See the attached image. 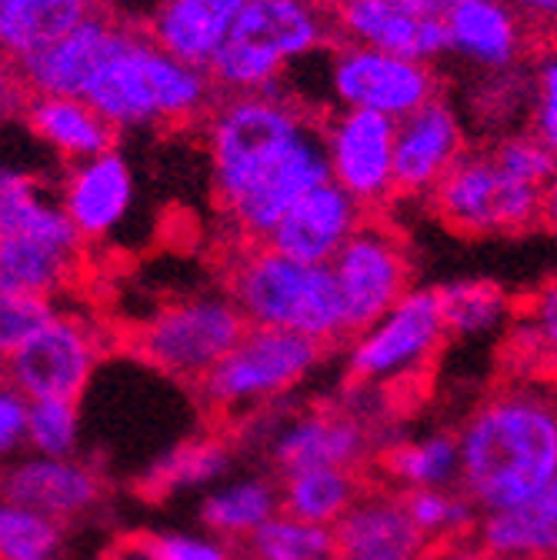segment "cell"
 <instances>
[{
	"mask_svg": "<svg viewBox=\"0 0 557 560\" xmlns=\"http://www.w3.org/2000/svg\"><path fill=\"white\" fill-rule=\"evenodd\" d=\"M218 200L241 237L260 244L270 228L327 180L321 120L288 94H218L204 117Z\"/></svg>",
	"mask_w": 557,
	"mask_h": 560,
	"instance_id": "obj_1",
	"label": "cell"
},
{
	"mask_svg": "<svg viewBox=\"0 0 557 560\" xmlns=\"http://www.w3.org/2000/svg\"><path fill=\"white\" fill-rule=\"evenodd\" d=\"M461 490L484 514L557 487V410L541 384H518L474 410L457 438Z\"/></svg>",
	"mask_w": 557,
	"mask_h": 560,
	"instance_id": "obj_2",
	"label": "cell"
},
{
	"mask_svg": "<svg viewBox=\"0 0 557 560\" xmlns=\"http://www.w3.org/2000/svg\"><path fill=\"white\" fill-rule=\"evenodd\" d=\"M81 101L120 133L204 120L218 91L207 70L167 57L141 27L124 24Z\"/></svg>",
	"mask_w": 557,
	"mask_h": 560,
	"instance_id": "obj_3",
	"label": "cell"
},
{
	"mask_svg": "<svg viewBox=\"0 0 557 560\" xmlns=\"http://www.w3.org/2000/svg\"><path fill=\"white\" fill-rule=\"evenodd\" d=\"M334 44L327 0H244L207 67L218 94L281 91L288 74Z\"/></svg>",
	"mask_w": 557,
	"mask_h": 560,
	"instance_id": "obj_4",
	"label": "cell"
},
{
	"mask_svg": "<svg viewBox=\"0 0 557 560\" xmlns=\"http://www.w3.org/2000/svg\"><path fill=\"white\" fill-rule=\"evenodd\" d=\"M247 327H274L334 343L344 334L330 267L301 264L267 244H251L231 267V294Z\"/></svg>",
	"mask_w": 557,
	"mask_h": 560,
	"instance_id": "obj_5",
	"label": "cell"
},
{
	"mask_svg": "<svg viewBox=\"0 0 557 560\" xmlns=\"http://www.w3.org/2000/svg\"><path fill=\"white\" fill-rule=\"evenodd\" d=\"M550 197L554 187H534L511 177L495 161L491 148H467L431 190V203L441 221L467 237L534 231L550 214Z\"/></svg>",
	"mask_w": 557,
	"mask_h": 560,
	"instance_id": "obj_6",
	"label": "cell"
},
{
	"mask_svg": "<svg viewBox=\"0 0 557 560\" xmlns=\"http://www.w3.org/2000/svg\"><path fill=\"white\" fill-rule=\"evenodd\" d=\"M324 343L274 327H244L237 343L197 384L224 413H247L298 387L321 361Z\"/></svg>",
	"mask_w": 557,
	"mask_h": 560,
	"instance_id": "obj_7",
	"label": "cell"
},
{
	"mask_svg": "<svg viewBox=\"0 0 557 560\" xmlns=\"http://www.w3.org/2000/svg\"><path fill=\"white\" fill-rule=\"evenodd\" d=\"M244 317L228 294H197L167 304L137 330V354L158 371L200 381L244 334Z\"/></svg>",
	"mask_w": 557,
	"mask_h": 560,
	"instance_id": "obj_8",
	"label": "cell"
},
{
	"mask_svg": "<svg viewBox=\"0 0 557 560\" xmlns=\"http://www.w3.org/2000/svg\"><path fill=\"white\" fill-rule=\"evenodd\" d=\"M327 88L337 107L381 114L394 124L414 114L417 107H425L428 101L441 97V78L434 63L340 40L330 44Z\"/></svg>",
	"mask_w": 557,
	"mask_h": 560,
	"instance_id": "obj_9",
	"label": "cell"
},
{
	"mask_svg": "<svg viewBox=\"0 0 557 560\" xmlns=\"http://www.w3.org/2000/svg\"><path fill=\"white\" fill-rule=\"evenodd\" d=\"M104 343L74 314H50L4 361V381L27 400H81L97 374Z\"/></svg>",
	"mask_w": 557,
	"mask_h": 560,
	"instance_id": "obj_10",
	"label": "cell"
},
{
	"mask_svg": "<svg viewBox=\"0 0 557 560\" xmlns=\"http://www.w3.org/2000/svg\"><path fill=\"white\" fill-rule=\"evenodd\" d=\"M327 267L337 288L347 337L371 327L410 291V264L404 254V241L391 228L371 221H364L344 241V247Z\"/></svg>",
	"mask_w": 557,
	"mask_h": 560,
	"instance_id": "obj_11",
	"label": "cell"
},
{
	"mask_svg": "<svg viewBox=\"0 0 557 560\" xmlns=\"http://www.w3.org/2000/svg\"><path fill=\"white\" fill-rule=\"evenodd\" d=\"M438 294L428 288L407 291L387 314L355 334L351 374L361 384H387L421 371L444 343Z\"/></svg>",
	"mask_w": 557,
	"mask_h": 560,
	"instance_id": "obj_12",
	"label": "cell"
},
{
	"mask_svg": "<svg viewBox=\"0 0 557 560\" xmlns=\"http://www.w3.org/2000/svg\"><path fill=\"white\" fill-rule=\"evenodd\" d=\"M321 144L327 180L364 210L394 197V120L337 107L321 117Z\"/></svg>",
	"mask_w": 557,
	"mask_h": 560,
	"instance_id": "obj_13",
	"label": "cell"
},
{
	"mask_svg": "<svg viewBox=\"0 0 557 560\" xmlns=\"http://www.w3.org/2000/svg\"><path fill=\"white\" fill-rule=\"evenodd\" d=\"M448 54L484 70L514 74L534 50V27L508 0H438Z\"/></svg>",
	"mask_w": 557,
	"mask_h": 560,
	"instance_id": "obj_14",
	"label": "cell"
},
{
	"mask_svg": "<svg viewBox=\"0 0 557 560\" xmlns=\"http://www.w3.org/2000/svg\"><path fill=\"white\" fill-rule=\"evenodd\" d=\"M464 151L467 130L451 101L434 97L401 117L394 124V194L431 197Z\"/></svg>",
	"mask_w": 557,
	"mask_h": 560,
	"instance_id": "obj_15",
	"label": "cell"
},
{
	"mask_svg": "<svg viewBox=\"0 0 557 560\" xmlns=\"http://www.w3.org/2000/svg\"><path fill=\"white\" fill-rule=\"evenodd\" d=\"M334 40L434 63L448 54L434 11H410L391 0H327Z\"/></svg>",
	"mask_w": 557,
	"mask_h": 560,
	"instance_id": "obj_16",
	"label": "cell"
},
{
	"mask_svg": "<svg viewBox=\"0 0 557 560\" xmlns=\"http://www.w3.org/2000/svg\"><path fill=\"white\" fill-rule=\"evenodd\" d=\"M120 27L124 21L97 8L74 31H67L60 40L14 63L24 94L27 97H84L101 60L111 54Z\"/></svg>",
	"mask_w": 557,
	"mask_h": 560,
	"instance_id": "obj_17",
	"label": "cell"
},
{
	"mask_svg": "<svg viewBox=\"0 0 557 560\" xmlns=\"http://www.w3.org/2000/svg\"><path fill=\"white\" fill-rule=\"evenodd\" d=\"M368 210L347 197L337 184L324 180L314 190H307L288 214L270 228V234L260 241L270 250L285 254L301 264H321L327 267L334 254L344 247L368 218Z\"/></svg>",
	"mask_w": 557,
	"mask_h": 560,
	"instance_id": "obj_18",
	"label": "cell"
},
{
	"mask_svg": "<svg viewBox=\"0 0 557 560\" xmlns=\"http://www.w3.org/2000/svg\"><path fill=\"white\" fill-rule=\"evenodd\" d=\"M104 483L78 457H21L0 474V501L31 508L50 521H74L97 508Z\"/></svg>",
	"mask_w": 557,
	"mask_h": 560,
	"instance_id": "obj_19",
	"label": "cell"
},
{
	"mask_svg": "<svg viewBox=\"0 0 557 560\" xmlns=\"http://www.w3.org/2000/svg\"><path fill=\"white\" fill-rule=\"evenodd\" d=\"M57 203L84 244L111 237L134 207V174L127 158L111 148L97 158L71 164Z\"/></svg>",
	"mask_w": 557,
	"mask_h": 560,
	"instance_id": "obj_20",
	"label": "cell"
},
{
	"mask_svg": "<svg viewBox=\"0 0 557 560\" xmlns=\"http://www.w3.org/2000/svg\"><path fill=\"white\" fill-rule=\"evenodd\" d=\"M334 560H421L431 547L410 524L404 501L394 494H358L330 527Z\"/></svg>",
	"mask_w": 557,
	"mask_h": 560,
	"instance_id": "obj_21",
	"label": "cell"
},
{
	"mask_svg": "<svg viewBox=\"0 0 557 560\" xmlns=\"http://www.w3.org/2000/svg\"><path fill=\"white\" fill-rule=\"evenodd\" d=\"M371 438L358 417L307 410L294 420H285L270 438V457L281 474L307 467H347L355 470L368 457Z\"/></svg>",
	"mask_w": 557,
	"mask_h": 560,
	"instance_id": "obj_22",
	"label": "cell"
},
{
	"mask_svg": "<svg viewBox=\"0 0 557 560\" xmlns=\"http://www.w3.org/2000/svg\"><path fill=\"white\" fill-rule=\"evenodd\" d=\"M244 0H154L144 34L167 57L207 70L224 47Z\"/></svg>",
	"mask_w": 557,
	"mask_h": 560,
	"instance_id": "obj_23",
	"label": "cell"
},
{
	"mask_svg": "<svg viewBox=\"0 0 557 560\" xmlns=\"http://www.w3.org/2000/svg\"><path fill=\"white\" fill-rule=\"evenodd\" d=\"M477 547L491 560H554L557 553V487L544 494L501 508L484 511L474 524Z\"/></svg>",
	"mask_w": 557,
	"mask_h": 560,
	"instance_id": "obj_24",
	"label": "cell"
},
{
	"mask_svg": "<svg viewBox=\"0 0 557 560\" xmlns=\"http://www.w3.org/2000/svg\"><path fill=\"white\" fill-rule=\"evenodd\" d=\"M84 244L31 234H0V291L50 301L74 280Z\"/></svg>",
	"mask_w": 557,
	"mask_h": 560,
	"instance_id": "obj_25",
	"label": "cell"
},
{
	"mask_svg": "<svg viewBox=\"0 0 557 560\" xmlns=\"http://www.w3.org/2000/svg\"><path fill=\"white\" fill-rule=\"evenodd\" d=\"M31 133L63 161H88L114 148V127L81 97H24Z\"/></svg>",
	"mask_w": 557,
	"mask_h": 560,
	"instance_id": "obj_26",
	"label": "cell"
},
{
	"mask_svg": "<svg viewBox=\"0 0 557 560\" xmlns=\"http://www.w3.org/2000/svg\"><path fill=\"white\" fill-rule=\"evenodd\" d=\"M97 11V0H4L0 8V54L11 63L44 50Z\"/></svg>",
	"mask_w": 557,
	"mask_h": 560,
	"instance_id": "obj_27",
	"label": "cell"
},
{
	"mask_svg": "<svg viewBox=\"0 0 557 560\" xmlns=\"http://www.w3.org/2000/svg\"><path fill=\"white\" fill-rule=\"evenodd\" d=\"M0 234H31L60 244H84L67 221L57 197L40 184V177L0 167Z\"/></svg>",
	"mask_w": 557,
	"mask_h": 560,
	"instance_id": "obj_28",
	"label": "cell"
},
{
	"mask_svg": "<svg viewBox=\"0 0 557 560\" xmlns=\"http://www.w3.org/2000/svg\"><path fill=\"white\" fill-rule=\"evenodd\" d=\"M277 511H281V494L267 477H237L207 494L200 508V524L211 530V537L231 544L247 540Z\"/></svg>",
	"mask_w": 557,
	"mask_h": 560,
	"instance_id": "obj_29",
	"label": "cell"
},
{
	"mask_svg": "<svg viewBox=\"0 0 557 560\" xmlns=\"http://www.w3.org/2000/svg\"><path fill=\"white\" fill-rule=\"evenodd\" d=\"M277 494H281L285 514L317 527H334L344 517V511L358 501L361 480L347 467H307L285 474V483L277 487Z\"/></svg>",
	"mask_w": 557,
	"mask_h": 560,
	"instance_id": "obj_30",
	"label": "cell"
},
{
	"mask_svg": "<svg viewBox=\"0 0 557 560\" xmlns=\"http://www.w3.org/2000/svg\"><path fill=\"white\" fill-rule=\"evenodd\" d=\"M384 467L404 490L454 487L457 474H461L457 438L454 434H428L417 441H404L387 451Z\"/></svg>",
	"mask_w": 557,
	"mask_h": 560,
	"instance_id": "obj_31",
	"label": "cell"
},
{
	"mask_svg": "<svg viewBox=\"0 0 557 560\" xmlns=\"http://www.w3.org/2000/svg\"><path fill=\"white\" fill-rule=\"evenodd\" d=\"M438 311L444 320V334L457 337H480L498 330L508 314V294L491 280H454L448 288H438Z\"/></svg>",
	"mask_w": 557,
	"mask_h": 560,
	"instance_id": "obj_32",
	"label": "cell"
},
{
	"mask_svg": "<svg viewBox=\"0 0 557 560\" xmlns=\"http://www.w3.org/2000/svg\"><path fill=\"white\" fill-rule=\"evenodd\" d=\"M234 464V454L218 438H197L174 451H167L148 474V487L177 494V490H197L221 480Z\"/></svg>",
	"mask_w": 557,
	"mask_h": 560,
	"instance_id": "obj_33",
	"label": "cell"
},
{
	"mask_svg": "<svg viewBox=\"0 0 557 560\" xmlns=\"http://www.w3.org/2000/svg\"><path fill=\"white\" fill-rule=\"evenodd\" d=\"M251 560H334L330 527H317L277 511L247 537Z\"/></svg>",
	"mask_w": 557,
	"mask_h": 560,
	"instance_id": "obj_34",
	"label": "cell"
},
{
	"mask_svg": "<svg viewBox=\"0 0 557 560\" xmlns=\"http://www.w3.org/2000/svg\"><path fill=\"white\" fill-rule=\"evenodd\" d=\"M404 511L428 544L461 540L477 524V508L464 498V490L454 487H431V490H407Z\"/></svg>",
	"mask_w": 557,
	"mask_h": 560,
	"instance_id": "obj_35",
	"label": "cell"
},
{
	"mask_svg": "<svg viewBox=\"0 0 557 560\" xmlns=\"http://www.w3.org/2000/svg\"><path fill=\"white\" fill-rule=\"evenodd\" d=\"M63 524L31 508L0 501V560H57Z\"/></svg>",
	"mask_w": 557,
	"mask_h": 560,
	"instance_id": "obj_36",
	"label": "cell"
},
{
	"mask_svg": "<svg viewBox=\"0 0 557 560\" xmlns=\"http://www.w3.org/2000/svg\"><path fill=\"white\" fill-rule=\"evenodd\" d=\"M81 441L78 400H27V444L37 457H74Z\"/></svg>",
	"mask_w": 557,
	"mask_h": 560,
	"instance_id": "obj_37",
	"label": "cell"
},
{
	"mask_svg": "<svg viewBox=\"0 0 557 560\" xmlns=\"http://www.w3.org/2000/svg\"><path fill=\"white\" fill-rule=\"evenodd\" d=\"M111 560H237L234 550L204 534H151V537H130L114 547Z\"/></svg>",
	"mask_w": 557,
	"mask_h": 560,
	"instance_id": "obj_38",
	"label": "cell"
},
{
	"mask_svg": "<svg viewBox=\"0 0 557 560\" xmlns=\"http://www.w3.org/2000/svg\"><path fill=\"white\" fill-rule=\"evenodd\" d=\"M491 154L511 177L534 184V187H554V167H557L554 148L544 144V140L534 137L531 130L504 133L501 140L491 144Z\"/></svg>",
	"mask_w": 557,
	"mask_h": 560,
	"instance_id": "obj_39",
	"label": "cell"
},
{
	"mask_svg": "<svg viewBox=\"0 0 557 560\" xmlns=\"http://www.w3.org/2000/svg\"><path fill=\"white\" fill-rule=\"evenodd\" d=\"M524 104L531 133L541 137L544 144H557V57L550 47L537 50L531 74L524 78Z\"/></svg>",
	"mask_w": 557,
	"mask_h": 560,
	"instance_id": "obj_40",
	"label": "cell"
},
{
	"mask_svg": "<svg viewBox=\"0 0 557 560\" xmlns=\"http://www.w3.org/2000/svg\"><path fill=\"white\" fill-rule=\"evenodd\" d=\"M50 314H54L50 301L0 291V364H4Z\"/></svg>",
	"mask_w": 557,
	"mask_h": 560,
	"instance_id": "obj_41",
	"label": "cell"
},
{
	"mask_svg": "<svg viewBox=\"0 0 557 560\" xmlns=\"http://www.w3.org/2000/svg\"><path fill=\"white\" fill-rule=\"evenodd\" d=\"M27 444V397L0 381V460L18 457V451Z\"/></svg>",
	"mask_w": 557,
	"mask_h": 560,
	"instance_id": "obj_42",
	"label": "cell"
},
{
	"mask_svg": "<svg viewBox=\"0 0 557 560\" xmlns=\"http://www.w3.org/2000/svg\"><path fill=\"white\" fill-rule=\"evenodd\" d=\"M531 337H534L537 347L544 343L547 354H554V343H557V291H554L550 284L541 291V298H537V304H534V314H531Z\"/></svg>",
	"mask_w": 557,
	"mask_h": 560,
	"instance_id": "obj_43",
	"label": "cell"
},
{
	"mask_svg": "<svg viewBox=\"0 0 557 560\" xmlns=\"http://www.w3.org/2000/svg\"><path fill=\"white\" fill-rule=\"evenodd\" d=\"M24 88H21V78H18V67L0 54V120L11 117L21 104H24Z\"/></svg>",
	"mask_w": 557,
	"mask_h": 560,
	"instance_id": "obj_44",
	"label": "cell"
},
{
	"mask_svg": "<svg viewBox=\"0 0 557 560\" xmlns=\"http://www.w3.org/2000/svg\"><path fill=\"white\" fill-rule=\"evenodd\" d=\"M421 560H491L487 557L474 540H444V544H431L428 550H425V557Z\"/></svg>",
	"mask_w": 557,
	"mask_h": 560,
	"instance_id": "obj_45",
	"label": "cell"
},
{
	"mask_svg": "<svg viewBox=\"0 0 557 560\" xmlns=\"http://www.w3.org/2000/svg\"><path fill=\"white\" fill-rule=\"evenodd\" d=\"M508 4L537 31V27H550L554 14H557V0H508Z\"/></svg>",
	"mask_w": 557,
	"mask_h": 560,
	"instance_id": "obj_46",
	"label": "cell"
},
{
	"mask_svg": "<svg viewBox=\"0 0 557 560\" xmlns=\"http://www.w3.org/2000/svg\"><path fill=\"white\" fill-rule=\"evenodd\" d=\"M391 4H401L410 11H438V0H391Z\"/></svg>",
	"mask_w": 557,
	"mask_h": 560,
	"instance_id": "obj_47",
	"label": "cell"
},
{
	"mask_svg": "<svg viewBox=\"0 0 557 560\" xmlns=\"http://www.w3.org/2000/svg\"><path fill=\"white\" fill-rule=\"evenodd\" d=\"M0 381H4V364H0Z\"/></svg>",
	"mask_w": 557,
	"mask_h": 560,
	"instance_id": "obj_48",
	"label": "cell"
},
{
	"mask_svg": "<svg viewBox=\"0 0 557 560\" xmlns=\"http://www.w3.org/2000/svg\"><path fill=\"white\" fill-rule=\"evenodd\" d=\"M518 560H531V557H518Z\"/></svg>",
	"mask_w": 557,
	"mask_h": 560,
	"instance_id": "obj_49",
	"label": "cell"
},
{
	"mask_svg": "<svg viewBox=\"0 0 557 560\" xmlns=\"http://www.w3.org/2000/svg\"><path fill=\"white\" fill-rule=\"evenodd\" d=\"M0 8H4V0H0Z\"/></svg>",
	"mask_w": 557,
	"mask_h": 560,
	"instance_id": "obj_50",
	"label": "cell"
},
{
	"mask_svg": "<svg viewBox=\"0 0 557 560\" xmlns=\"http://www.w3.org/2000/svg\"><path fill=\"white\" fill-rule=\"evenodd\" d=\"M97 4H101V0H97Z\"/></svg>",
	"mask_w": 557,
	"mask_h": 560,
	"instance_id": "obj_51",
	"label": "cell"
}]
</instances>
